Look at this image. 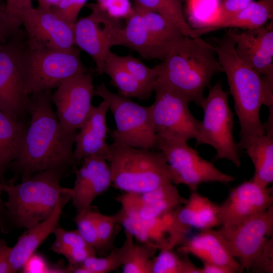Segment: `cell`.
Here are the masks:
<instances>
[{"label":"cell","mask_w":273,"mask_h":273,"mask_svg":"<svg viewBox=\"0 0 273 273\" xmlns=\"http://www.w3.org/2000/svg\"><path fill=\"white\" fill-rule=\"evenodd\" d=\"M51 90L29 95L27 112L31 116L19 156L10 165L22 181L49 170L75 172L78 164L73 150L77 133L67 134L53 110Z\"/></svg>","instance_id":"cell-1"},{"label":"cell","mask_w":273,"mask_h":273,"mask_svg":"<svg viewBox=\"0 0 273 273\" xmlns=\"http://www.w3.org/2000/svg\"><path fill=\"white\" fill-rule=\"evenodd\" d=\"M223 72L225 73L233 97L236 114L240 126L239 149L252 138L265 134L260 117L262 105L272 112L273 86L237 55L235 41L228 30L215 47Z\"/></svg>","instance_id":"cell-2"},{"label":"cell","mask_w":273,"mask_h":273,"mask_svg":"<svg viewBox=\"0 0 273 273\" xmlns=\"http://www.w3.org/2000/svg\"><path fill=\"white\" fill-rule=\"evenodd\" d=\"M156 82L201 107L204 90L214 75L223 72L215 48L200 37L185 36L157 65Z\"/></svg>","instance_id":"cell-3"},{"label":"cell","mask_w":273,"mask_h":273,"mask_svg":"<svg viewBox=\"0 0 273 273\" xmlns=\"http://www.w3.org/2000/svg\"><path fill=\"white\" fill-rule=\"evenodd\" d=\"M67 175L65 172L49 169L34 174L16 185H3L7 195L4 201L3 233L13 228L30 229L49 217L60 197L67 191L60 180Z\"/></svg>","instance_id":"cell-4"},{"label":"cell","mask_w":273,"mask_h":273,"mask_svg":"<svg viewBox=\"0 0 273 273\" xmlns=\"http://www.w3.org/2000/svg\"><path fill=\"white\" fill-rule=\"evenodd\" d=\"M112 185L124 193H142L172 183L169 167L159 150L109 144Z\"/></svg>","instance_id":"cell-5"},{"label":"cell","mask_w":273,"mask_h":273,"mask_svg":"<svg viewBox=\"0 0 273 273\" xmlns=\"http://www.w3.org/2000/svg\"><path fill=\"white\" fill-rule=\"evenodd\" d=\"M21 67L24 90L28 95L51 90L70 77L89 71L77 48L63 52L22 47Z\"/></svg>","instance_id":"cell-6"},{"label":"cell","mask_w":273,"mask_h":273,"mask_svg":"<svg viewBox=\"0 0 273 273\" xmlns=\"http://www.w3.org/2000/svg\"><path fill=\"white\" fill-rule=\"evenodd\" d=\"M95 96L106 100L112 112L116 128L110 133L113 142L129 147L158 150L159 140L155 131L151 108L141 106L110 91L104 82L98 85Z\"/></svg>","instance_id":"cell-7"},{"label":"cell","mask_w":273,"mask_h":273,"mask_svg":"<svg viewBox=\"0 0 273 273\" xmlns=\"http://www.w3.org/2000/svg\"><path fill=\"white\" fill-rule=\"evenodd\" d=\"M201 108L204 115L195 139L196 146H211L216 150V159H226L239 167V149L233 135L234 114L229 107L228 93L221 83L210 88Z\"/></svg>","instance_id":"cell-8"},{"label":"cell","mask_w":273,"mask_h":273,"mask_svg":"<svg viewBox=\"0 0 273 273\" xmlns=\"http://www.w3.org/2000/svg\"><path fill=\"white\" fill-rule=\"evenodd\" d=\"M158 138V150L164 155L173 184L185 185L194 191L202 183L227 184L234 180V176L222 172L211 162L201 157L197 151L188 145L187 141Z\"/></svg>","instance_id":"cell-9"},{"label":"cell","mask_w":273,"mask_h":273,"mask_svg":"<svg viewBox=\"0 0 273 273\" xmlns=\"http://www.w3.org/2000/svg\"><path fill=\"white\" fill-rule=\"evenodd\" d=\"M155 101L150 106L158 138L187 141L195 139L200 121L189 110L190 102L184 96L156 82Z\"/></svg>","instance_id":"cell-10"},{"label":"cell","mask_w":273,"mask_h":273,"mask_svg":"<svg viewBox=\"0 0 273 273\" xmlns=\"http://www.w3.org/2000/svg\"><path fill=\"white\" fill-rule=\"evenodd\" d=\"M88 7L91 13L77 21L74 25V42L87 53L94 61L96 70L102 74L104 62L111 51L117 46L118 36L122 26L120 20L110 17L97 3Z\"/></svg>","instance_id":"cell-11"},{"label":"cell","mask_w":273,"mask_h":273,"mask_svg":"<svg viewBox=\"0 0 273 273\" xmlns=\"http://www.w3.org/2000/svg\"><path fill=\"white\" fill-rule=\"evenodd\" d=\"M90 71L75 75L61 83L51 94L56 114L63 131L77 133L85 121L95 96Z\"/></svg>","instance_id":"cell-12"},{"label":"cell","mask_w":273,"mask_h":273,"mask_svg":"<svg viewBox=\"0 0 273 273\" xmlns=\"http://www.w3.org/2000/svg\"><path fill=\"white\" fill-rule=\"evenodd\" d=\"M243 269L250 271L254 262L272 236L273 206L239 223L218 230Z\"/></svg>","instance_id":"cell-13"},{"label":"cell","mask_w":273,"mask_h":273,"mask_svg":"<svg viewBox=\"0 0 273 273\" xmlns=\"http://www.w3.org/2000/svg\"><path fill=\"white\" fill-rule=\"evenodd\" d=\"M29 49L44 48L69 52L74 50V25L60 18L51 10L32 6L20 17Z\"/></svg>","instance_id":"cell-14"},{"label":"cell","mask_w":273,"mask_h":273,"mask_svg":"<svg viewBox=\"0 0 273 273\" xmlns=\"http://www.w3.org/2000/svg\"><path fill=\"white\" fill-rule=\"evenodd\" d=\"M18 31L0 45V111L16 121L27 112L29 95L24 92L21 67L22 43Z\"/></svg>","instance_id":"cell-15"},{"label":"cell","mask_w":273,"mask_h":273,"mask_svg":"<svg viewBox=\"0 0 273 273\" xmlns=\"http://www.w3.org/2000/svg\"><path fill=\"white\" fill-rule=\"evenodd\" d=\"M272 191L252 179L234 188L219 205L220 226L239 223L267 210L272 205Z\"/></svg>","instance_id":"cell-16"},{"label":"cell","mask_w":273,"mask_h":273,"mask_svg":"<svg viewBox=\"0 0 273 273\" xmlns=\"http://www.w3.org/2000/svg\"><path fill=\"white\" fill-rule=\"evenodd\" d=\"M175 209L147 220L129 217L120 209L118 222L140 243L153 245L159 250L173 249L187 235L176 219Z\"/></svg>","instance_id":"cell-17"},{"label":"cell","mask_w":273,"mask_h":273,"mask_svg":"<svg viewBox=\"0 0 273 273\" xmlns=\"http://www.w3.org/2000/svg\"><path fill=\"white\" fill-rule=\"evenodd\" d=\"M237 55L266 82L273 84L272 21L261 27L232 31Z\"/></svg>","instance_id":"cell-18"},{"label":"cell","mask_w":273,"mask_h":273,"mask_svg":"<svg viewBox=\"0 0 273 273\" xmlns=\"http://www.w3.org/2000/svg\"><path fill=\"white\" fill-rule=\"evenodd\" d=\"M75 173L72 199L76 214L92 209L94 200L112 185V176L107 160L100 155L84 157Z\"/></svg>","instance_id":"cell-19"},{"label":"cell","mask_w":273,"mask_h":273,"mask_svg":"<svg viewBox=\"0 0 273 273\" xmlns=\"http://www.w3.org/2000/svg\"><path fill=\"white\" fill-rule=\"evenodd\" d=\"M121 210L129 217L147 220L165 214L184 204L183 197L170 183L142 193H124L117 198Z\"/></svg>","instance_id":"cell-20"},{"label":"cell","mask_w":273,"mask_h":273,"mask_svg":"<svg viewBox=\"0 0 273 273\" xmlns=\"http://www.w3.org/2000/svg\"><path fill=\"white\" fill-rule=\"evenodd\" d=\"M109 110L108 103L105 100L96 107L93 105L77 133L74 156L78 165L84 157L91 155L102 156L108 161L110 149L106 142L108 131L106 116Z\"/></svg>","instance_id":"cell-21"},{"label":"cell","mask_w":273,"mask_h":273,"mask_svg":"<svg viewBox=\"0 0 273 273\" xmlns=\"http://www.w3.org/2000/svg\"><path fill=\"white\" fill-rule=\"evenodd\" d=\"M72 189L69 188L59 198L52 214L20 236L16 244L11 248L10 263L13 272L21 269L27 258L53 233L58 226L59 221L65 206L72 200Z\"/></svg>","instance_id":"cell-22"},{"label":"cell","mask_w":273,"mask_h":273,"mask_svg":"<svg viewBox=\"0 0 273 273\" xmlns=\"http://www.w3.org/2000/svg\"><path fill=\"white\" fill-rule=\"evenodd\" d=\"M177 251L192 254L203 262L221 265L235 272L243 269L229 248L219 231L213 229L200 231L189 239H185Z\"/></svg>","instance_id":"cell-23"},{"label":"cell","mask_w":273,"mask_h":273,"mask_svg":"<svg viewBox=\"0 0 273 273\" xmlns=\"http://www.w3.org/2000/svg\"><path fill=\"white\" fill-rule=\"evenodd\" d=\"M117 46L129 48L147 60L162 61L170 51L150 32L141 14L133 7L119 32Z\"/></svg>","instance_id":"cell-24"},{"label":"cell","mask_w":273,"mask_h":273,"mask_svg":"<svg viewBox=\"0 0 273 273\" xmlns=\"http://www.w3.org/2000/svg\"><path fill=\"white\" fill-rule=\"evenodd\" d=\"M176 219L187 234L220 225L219 205L196 191H192L186 202L175 209Z\"/></svg>","instance_id":"cell-25"},{"label":"cell","mask_w":273,"mask_h":273,"mask_svg":"<svg viewBox=\"0 0 273 273\" xmlns=\"http://www.w3.org/2000/svg\"><path fill=\"white\" fill-rule=\"evenodd\" d=\"M273 0H258L252 2L239 12L218 21L205 22L194 28L196 37L225 28H239L243 30L257 28L272 20Z\"/></svg>","instance_id":"cell-26"},{"label":"cell","mask_w":273,"mask_h":273,"mask_svg":"<svg viewBox=\"0 0 273 273\" xmlns=\"http://www.w3.org/2000/svg\"><path fill=\"white\" fill-rule=\"evenodd\" d=\"M28 126L0 111V180L11 163L19 155Z\"/></svg>","instance_id":"cell-27"},{"label":"cell","mask_w":273,"mask_h":273,"mask_svg":"<svg viewBox=\"0 0 273 273\" xmlns=\"http://www.w3.org/2000/svg\"><path fill=\"white\" fill-rule=\"evenodd\" d=\"M254 168L251 179L263 187L273 181V135L265 133L256 136L244 145Z\"/></svg>","instance_id":"cell-28"},{"label":"cell","mask_w":273,"mask_h":273,"mask_svg":"<svg viewBox=\"0 0 273 273\" xmlns=\"http://www.w3.org/2000/svg\"><path fill=\"white\" fill-rule=\"evenodd\" d=\"M104 73L111 78V84L117 88L118 94L123 97L147 101L153 92L134 78L118 61L116 54L111 51L104 62L102 69V74Z\"/></svg>","instance_id":"cell-29"},{"label":"cell","mask_w":273,"mask_h":273,"mask_svg":"<svg viewBox=\"0 0 273 273\" xmlns=\"http://www.w3.org/2000/svg\"><path fill=\"white\" fill-rule=\"evenodd\" d=\"M134 6L157 13L175 25L184 36L196 37L194 28L187 22L183 11L184 0H133Z\"/></svg>","instance_id":"cell-30"},{"label":"cell","mask_w":273,"mask_h":273,"mask_svg":"<svg viewBox=\"0 0 273 273\" xmlns=\"http://www.w3.org/2000/svg\"><path fill=\"white\" fill-rule=\"evenodd\" d=\"M127 246L122 265L123 273H151V261L158 248L146 243L136 244L134 237L125 230Z\"/></svg>","instance_id":"cell-31"},{"label":"cell","mask_w":273,"mask_h":273,"mask_svg":"<svg viewBox=\"0 0 273 273\" xmlns=\"http://www.w3.org/2000/svg\"><path fill=\"white\" fill-rule=\"evenodd\" d=\"M141 14L145 24L153 36L169 50L185 36L169 21L160 14L133 6Z\"/></svg>","instance_id":"cell-32"},{"label":"cell","mask_w":273,"mask_h":273,"mask_svg":"<svg viewBox=\"0 0 273 273\" xmlns=\"http://www.w3.org/2000/svg\"><path fill=\"white\" fill-rule=\"evenodd\" d=\"M151 261V273H201L188 254L174 251L173 249L160 250Z\"/></svg>","instance_id":"cell-33"},{"label":"cell","mask_w":273,"mask_h":273,"mask_svg":"<svg viewBox=\"0 0 273 273\" xmlns=\"http://www.w3.org/2000/svg\"><path fill=\"white\" fill-rule=\"evenodd\" d=\"M126 246L124 240L122 246L114 247L104 257L89 256L79 266L73 268L72 272L109 273L117 271L122 266Z\"/></svg>","instance_id":"cell-34"},{"label":"cell","mask_w":273,"mask_h":273,"mask_svg":"<svg viewBox=\"0 0 273 273\" xmlns=\"http://www.w3.org/2000/svg\"><path fill=\"white\" fill-rule=\"evenodd\" d=\"M121 226L117 212L112 215H105L98 212L97 232L98 249L97 253L102 255L114 248V240Z\"/></svg>","instance_id":"cell-35"},{"label":"cell","mask_w":273,"mask_h":273,"mask_svg":"<svg viewBox=\"0 0 273 273\" xmlns=\"http://www.w3.org/2000/svg\"><path fill=\"white\" fill-rule=\"evenodd\" d=\"M116 57L120 63L134 78L153 92L158 76L157 65L149 67L139 59L129 55L124 56L116 55Z\"/></svg>","instance_id":"cell-36"},{"label":"cell","mask_w":273,"mask_h":273,"mask_svg":"<svg viewBox=\"0 0 273 273\" xmlns=\"http://www.w3.org/2000/svg\"><path fill=\"white\" fill-rule=\"evenodd\" d=\"M98 212L91 209L84 212L76 214L74 219L77 231L86 242L95 249L96 253L98 249L97 232Z\"/></svg>","instance_id":"cell-37"},{"label":"cell","mask_w":273,"mask_h":273,"mask_svg":"<svg viewBox=\"0 0 273 273\" xmlns=\"http://www.w3.org/2000/svg\"><path fill=\"white\" fill-rule=\"evenodd\" d=\"M53 234L55 235V241L52 244L51 249L54 252L60 248L92 247L86 242L77 230L69 231L58 226Z\"/></svg>","instance_id":"cell-38"},{"label":"cell","mask_w":273,"mask_h":273,"mask_svg":"<svg viewBox=\"0 0 273 273\" xmlns=\"http://www.w3.org/2000/svg\"><path fill=\"white\" fill-rule=\"evenodd\" d=\"M5 15L10 32L18 30L21 25L20 17L23 12L32 6V0H6Z\"/></svg>","instance_id":"cell-39"},{"label":"cell","mask_w":273,"mask_h":273,"mask_svg":"<svg viewBox=\"0 0 273 273\" xmlns=\"http://www.w3.org/2000/svg\"><path fill=\"white\" fill-rule=\"evenodd\" d=\"M87 0H61L51 10L66 22L75 25L78 15Z\"/></svg>","instance_id":"cell-40"},{"label":"cell","mask_w":273,"mask_h":273,"mask_svg":"<svg viewBox=\"0 0 273 273\" xmlns=\"http://www.w3.org/2000/svg\"><path fill=\"white\" fill-rule=\"evenodd\" d=\"M54 252L63 255L67 259L70 272H72L73 268L79 266L87 258L97 254L95 249L92 247L60 248Z\"/></svg>","instance_id":"cell-41"},{"label":"cell","mask_w":273,"mask_h":273,"mask_svg":"<svg viewBox=\"0 0 273 273\" xmlns=\"http://www.w3.org/2000/svg\"><path fill=\"white\" fill-rule=\"evenodd\" d=\"M250 271L257 273L273 272V239L268 240L254 262Z\"/></svg>","instance_id":"cell-42"},{"label":"cell","mask_w":273,"mask_h":273,"mask_svg":"<svg viewBox=\"0 0 273 273\" xmlns=\"http://www.w3.org/2000/svg\"><path fill=\"white\" fill-rule=\"evenodd\" d=\"M98 4L110 17L120 20L126 19L132 10L129 0H107L102 4Z\"/></svg>","instance_id":"cell-43"},{"label":"cell","mask_w":273,"mask_h":273,"mask_svg":"<svg viewBox=\"0 0 273 273\" xmlns=\"http://www.w3.org/2000/svg\"><path fill=\"white\" fill-rule=\"evenodd\" d=\"M255 0H221L217 14L211 21H218L235 14Z\"/></svg>","instance_id":"cell-44"},{"label":"cell","mask_w":273,"mask_h":273,"mask_svg":"<svg viewBox=\"0 0 273 273\" xmlns=\"http://www.w3.org/2000/svg\"><path fill=\"white\" fill-rule=\"evenodd\" d=\"M51 267L42 255L34 252L26 260L21 270L24 273H51Z\"/></svg>","instance_id":"cell-45"},{"label":"cell","mask_w":273,"mask_h":273,"mask_svg":"<svg viewBox=\"0 0 273 273\" xmlns=\"http://www.w3.org/2000/svg\"><path fill=\"white\" fill-rule=\"evenodd\" d=\"M11 248L4 239H0V273H13L9 260Z\"/></svg>","instance_id":"cell-46"},{"label":"cell","mask_w":273,"mask_h":273,"mask_svg":"<svg viewBox=\"0 0 273 273\" xmlns=\"http://www.w3.org/2000/svg\"><path fill=\"white\" fill-rule=\"evenodd\" d=\"M201 273H235L232 269L217 264L203 262Z\"/></svg>","instance_id":"cell-47"},{"label":"cell","mask_w":273,"mask_h":273,"mask_svg":"<svg viewBox=\"0 0 273 273\" xmlns=\"http://www.w3.org/2000/svg\"><path fill=\"white\" fill-rule=\"evenodd\" d=\"M8 34H11L9 30L5 15V6L0 5V45Z\"/></svg>","instance_id":"cell-48"},{"label":"cell","mask_w":273,"mask_h":273,"mask_svg":"<svg viewBox=\"0 0 273 273\" xmlns=\"http://www.w3.org/2000/svg\"><path fill=\"white\" fill-rule=\"evenodd\" d=\"M38 3V6L47 9H50L57 6L61 0H36Z\"/></svg>","instance_id":"cell-49"},{"label":"cell","mask_w":273,"mask_h":273,"mask_svg":"<svg viewBox=\"0 0 273 273\" xmlns=\"http://www.w3.org/2000/svg\"><path fill=\"white\" fill-rule=\"evenodd\" d=\"M4 184H3L0 180V229H1L3 225V216L4 213V201L2 200V194L3 192Z\"/></svg>","instance_id":"cell-50"},{"label":"cell","mask_w":273,"mask_h":273,"mask_svg":"<svg viewBox=\"0 0 273 273\" xmlns=\"http://www.w3.org/2000/svg\"><path fill=\"white\" fill-rule=\"evenodd\" d=\"M106 1L107 0H97V2H98L97 3L99 4H102Z\"/></svg>","instance_id":"cell-51"},{"label":"cell","mask_w":273,"mask_h":273,"mask_svg":"<svg viewBox=\"0 0 273 273\" xmlns=\"http://www.w3.org/2000/svg\"><path fill=\"white\" fill-rule=\"evenodd\" d=\"M184 1H186V0H184Z\"/></svg>","instance_id":"cell-52"}]
</instances>
